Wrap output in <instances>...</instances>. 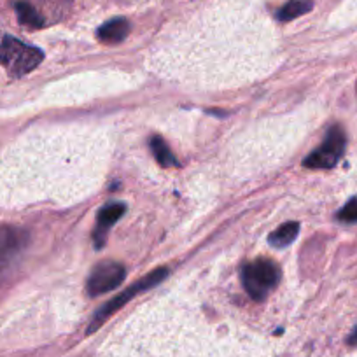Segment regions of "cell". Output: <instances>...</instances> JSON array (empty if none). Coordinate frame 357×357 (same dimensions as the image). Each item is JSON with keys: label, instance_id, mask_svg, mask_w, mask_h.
Listing matches in <instances>:
<instances>
[{"label": "cell", "instance_id": "cell-1", "mask_svg": "<svg viewBox=\"0 0 357 357\" xmlns=\"http://www.w3.org/2000/svg\"><path fill=\"white\" fill-rule=\"evenodd\" d=\"M43 60V51L15 37H4V40L0 43V65L8 68L11 77H23L30 74L33 68L39 67Z\"/></svg>", "mask_w": 357, "mask_h": 357}, {"label": "cell", "instance_id": "cell-2", "mask_svg": "<svg viewBox=\"0 0 357 357\" xmlns=\"http://www.w3.org/2000/svg\"><path fill=\"white\" fill-rule=\"evenodd\" d=\"M167 275H168L167 268H156V270H154V272H151L149 275H146L144 279H140L139 282H135L133 286H130L128 289H125L123 293H119L118 296L112 298L111 301H107V303H105L104 307L97 312V314H95L93 321H91V324H89V328H88V335H91L93 331H97V329L100 328V326L104 324V322L107 321V319L111 317L114 312H118L119 308L125 307V305L128 303L132 298H135L137 294L142 293V291H147V289H151V287L158 286L161 280L167 279Z\"/></svg>", "mask_w": 357, "mask_h": 357}, {"label": "cell", "instance_id": "cell-3", "mask_svg": "<svg viewBox=\"0 0 357 357\" xmlns=\"http://www.w3.org/2000/svg\"><path fill=\"white\" fill-rule=\"evenodd\" d=\"M279 268L270 259H257L247 264L242 272V282L254 301H263L268 291L279 284Z\"/></svg>", "mask_w": 357, "mask_h": 357}, {"label": "cell", "instance_id": "cell-4", "mask_svg": "<svg viewBox=\"0 0 357 357\" xmlns=\"http://www.w3.org/2000/svg\"><path fill=\"white\" fill-rule=\"evenodd\" d=\"M345 151V133L340 126H333L321 147L308 154L303 165L308 168H333Z\"/></svg>", "mask_w": 357, "mask_h": 357}, {"label": "cell", "instance_id": "cell-5", "mask_svg": "<svg viewBox=\"0 0 357 357\" xmlns=\"http://www.w3.org/2000/svg\"><path fill=\"white\" fill-rule=\"evenodd\" d=\"M126 275V270L121 263L114 261H102L93 268V272L88 279V293L89 296H100L109 291L118 289L123 284Z\"/></svg>", "mask_w": 357, "mask_h": 357}, {"label": "cell", "instance_id": "cell-6", "mask_svg": "<svg viewBox=\"0 0 357 357\" xmlns=\"http://www.w3.org/2000/svg\"><path fill=\"white\" fill-rule=\"evenodd\" d=\"M26 233L15 226H0V282L4 280L18 254L25 249Z\"/></svg>", "mask_w": 357, "mask_h": 357}, {"label": "cell", "instance_id": "cell-7", "mask_svg": "<svg viewBox=\"0 0 357 357\" xmlns=\"http://www.w3.org/2000/svg\"><path fill=\"white\" fill-rule=\"evenodd\" d=\"M125 212H126V205L121 204V202H112V204L104 205V207L100 208L97 218V229L93 231L95 245H97L98 249L104 247L107 231L116 225V222H118V219L121 218Z\"/></svg>", "mask_w": 357, "mask_h": 357}, {"label": "cell", "instance_id": "cell-8", "mask_svg": "<svg viewBox=\"0 0 357 357\" xmlns=\"http://www.w3.org/2000/svg\"><path fill=\"white\" fill-rule=\"evenodd\" d=\"M130 23L125 18H114L98 29L97 37L104 44H119L128 37Z\"/></svg>", "mask_w": 357, "mask_h": 357}, {"label": "cell", "instance_id": "cell-9", "mask_svg": "<svg viewBox=\"0 0 357 357\" xmlns=\"http://www.w3.org/2000/svg\"><path fill=\"white\" fill-rule=\"evenodd\" d=\"M298 233H300V225H298V222H284L282 226H279V228L270 235L268 242H270V245L277 247V249H282V247L291 245V243L296 240Z\"/></svg>", "mask_w": 357, "mask_h": 357}, {"label": "cell", "instance_id": "cell-10", "mask_svg": "<svg viewBox=\"0 0 357 357\" xmlns=\"http://www.w3.org/2000/svg\"><path fill=\"white\" fill-rule=\"evenodd\" d=\"M312 8H314V0H289L277 13V18L280 22H293V20L310 13Z\"/></svg>", "mask_w": 357, "mask_h": 357}, {"label": "cell", "instance_id": "cell-11", "mask_svg": "<svg viewBox=\"0 0 357 357\" xmlns=\"http://www.w3.org/2000/svg\"><path fill=\"white\" fill-rule=\"evenodd\" d=\"M15 9H16V15H18V20L22 25H26V26H33V29H39V26H43V16L39 15V13L36 11V8L33 6H30L29 2H23V0H20V2H16L15 4Z\"/></svg>", "mask_w": 357, "mask_h": 357}, {"label": "cell", "instance_id": "cell-12", "mask_svg": "<svg viewBox=\"0 0 357 357\" xmlns=\"http://www.w3.org/2000/svg\"><path fill=\"white\" fill-rule=\"evenodd\" d=\"M151 149H153L154 158H156V161L161 167H177L178 165V161L172 154L170 147L165 144V140L161 137H153L151 139Z\"/></svg>", "mask_w": 357, "mask_h": 357}, {"label": "cell", "instance_id": "cell-13", "mask_svg": "<svg viewBox=\"0 0 357 357\" xmlns=\"http://www.w3.org/2000/svg\"><path fill=\"white\" fill-rule=\"evenodd\" d=\"M338 219L343 222H357V198H352L338 212Z\"/></svg>", "mask_w": 357, "mask_h": 357}]
</instances>
